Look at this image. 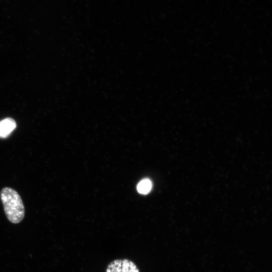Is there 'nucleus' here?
<instances>
[{
  "label": "nucleus",
  "mask_w": 272,
  "mask_h": 272,
  "mask_svg": "<svg viewBox=\"0 0 272 272\" xmlns=\"http://www.w3.org/2000/svg\"><path fill=\"white\" fill-rule=\"evenodd\" d=\"M0 197L8 220L13 224H18L25 216V207L18 192L13 188L5 187L1 191Z\"/></svg>",
  "instance_id": "f257e3e1"
},
{
  "label": "nucleus",
  "mask_w": 272,
  "mask_h": 272,
  "mask_svg": "<svg viewBox=\"0 0 272 272\" xmlns=\"http://www.w3.org/2000/svg\"><path fill=\"white\" fill-rule=\"evenodd\" d=\"M105 272H140L136 264L127 258L116 259L107 266Z\"/></svg>",
  "instance_id": "f03ea898"
},
{
  "label": "nucleus",
  "mask_w": 272,
  "mask_h": 272,
  "mask_svg": "<svg viewBox=\"0 0 272 272\" xmlns=\"http://www.w3.org/2000/svg\"><path fill=\"white\" fill-rule=\"evenodd\" d=\"M16 127L15 121L11 118H7L0 121V137L6 138Z\"/></svg>",
  "instance_id": "7ed1b4c3"
},
{
  "label": "nucleus",
  "mask_w": 272,
  "mask_h": 272,
  "mask_svg": "<svg viewBox=\"0 0 272 272\" xmlns=\"http://www.w3.org/2000/svg\"><path fill=\"white\" fill-rule=\"evenodd\" d=\"M152 186L151 181L148 179H145L139 183L137 186V189L140 193L147 194L151 190Z\"/></svg>",
  "instance_id": "20e7f679"
}]
</instances>
